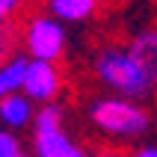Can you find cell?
I'll list each match as a JSON object with an SVG mask.
<instances>
[{
	"label": "cell",
	"instance_id": "cell-13",
	"mask_svg": "<svg viewBox=\"0 0 157 157\" xmlns=\"http://www.w3.org/2000/svg\"><path fill=\"white\" fill-rule=\"evenodd\" d=\"M131 157H157V142H136L131 148Z\"/></svg>",
	"mask_w": 157,
	"mask_h": 157
},
{
	"label": "cell",
	"instance_id": "cell-5",
	"mask_svg": "<svg viewBox=\"0 0 157 157\" xmlns=\"http://www.w3.org/2000/svg\"><path fill=\"white\" fill-rule=\"evenodd\" d=\"M33 154L36 157H89L92 151L68 131L59 128H33Z\"/></svg>",
	"mask_w": 157,
	"mask_h": 157
},
{
	"label": "cell",
	"instance_id": "cell-1",
	"mask_svg": "<svg viewBox=\"0 0 157 157\" xmlns=\"http://www.w3.org/2000/svg\"><path fill=\"white\" fill-rule=\"evenodd\" d=\"M86 122L110 145H136L151 133L154 116L145 101L101 92L86 101Z\"/></svg>",
	"mask_w": 157,
	"mask_h": 157
},
{
	"label": "cell",
	"instance_id": "cell-9",
	"mask_svg": "<svg viewBox=\"0 0 157 157\" xmlns=\"http://www.w3.org/2000/svg\"><path fill=\"white\" fill-rule=\"evenodd\" d=\"M30 53L24 51H9L3 53V62H0V95H15V92H24V80L27 71H30Z\"/></svg>",
	"mask_w": 157,
	"mask_h": 157
},
{
	"label": "cell",
	"instance_id": "cell-2",
	"mask_svg": "<svg viewBox=\"0 0 157 157\" xmlns=\"http://www.w3.org/2000/svg\"><path fill=\"white\" fill-rule=\"evenodd\" d=\"M92 77H95V83L104 92L124 95V98H133V101H145L148 104L157 95V89L151 86L148 74L142 71V65L136 62L131 48L119 44V42L101 44L92 53Z\"/></svg>",
	"mask_w": 157,
	"mask_h": 157
},
{
	"label": "cell",
	"instance_id": "cell-7",
	"mask_svg": "<svg viewBox=\"0 0 157 157\" xmlns=\"http://www.w3.org/2000/svg\"><path fill=\"white\" fill-rule=\"evenodd\" d=\"M124 44L131 48V53L136 56V62L142 65V71L148 74L151 86L157 89V24L140 27L136 33H131V39H128Z\"/></svg>",
	"mask_w": 157,
	"mask_h": 157
},
{
	"label": "cell",
	"instance_id": "cell-3",
	"mask_svg": "<svg viewBox=\"0 0 157 157\" xmlns=\"http://www.w3.org/2000/svg\"><path fill=\"white\" fill-rule=\"evenodd\" d=\"M68 24H62L59 18H53L51 12H30L18 27V42L21 51L30 53L33 59L44 62H59L68 51Z\"/></svg>",
	"mask_w": 157,
	"mask_h": 157
},
{
	"label": "cell",
	"instance_id": "cell-4",
	"mask_svg": "<svg viewBox=\"0 0 157 157\" xmlns=\"http://www.w3.org/2000/svg\"><path fill=\"white\" fill-rule=\"evenodd\" d=\"M65 89V71L59 62H44V59H30V71L24 80V95L33 98L36 104H56Z\"/></svg>",
	"mask_w": 157,
	"mask_h": 157
},
{
	"label": "cell",
	"instance_id": "cell-10",
	"mask_svg": "<svg viewBox=\"0 0 157 157\" xmlns=\"http://www.w3.org/2000/svg\"><path fill=\"white\" fill-rule=\"evenodd\" d=\"M24 151V142H21V133L15 131H3L0 133V157H15Z\"/></svg>",
	"mask_w": 157,
	"mask_h": 157
},
{
	"label": "cell",
	"instance_id": "cell-6",
	"mask_svg": "<svg viewBox=\"0 0 157 157\" xmlns=\"http://www.w3.org/2000/svg\"><path fill=\"white\" fill-rule=\"evenodd\" d=\"M36 113H39V104L33 98H27L24 92H15V95H0V124L3 131H27L33 128Z\"/></svg>",
	"mask_w": 157,
	"mask_h": 157
},
{
	"label": "cell",
	"instance_id": "cell-11",
	"mask_svg": "<svg viewBox=\"0 0 157 157\" xmlns=\"http://www.w3.org/2000/svg\"><path fill=\"white\" fill-rule=\"evenodd\" d=\"M27 6H30V0H0V18H3V27H9L18 15H24Z\"/></svg>",
	"mask_w": 157,
	"mask_h": 157
},
{
	"label": "cell",
	"instance_id": "cell-12",
	"mask_svg": "<svg viewBox=\"0 0 157 157\" xmlns=\"http://www.w3.org/2000/svg\"><path fill=\"white\" fill-rule=\"evenodd\" d=\"M89 157H131V151H122L119 145H110V142H107V145L95 148V151H92Z\"/></svg>",
	"mask_w": 157,
	"mask_h": 157
},
{
	"label": "cell",
	"instance_id": "cell-14",
	"mask_svg": "<svg viewBox=\"0 0 157 157\" xmlns=\"http://www.w3.org/2000/svg\"><path fill=\"white\" fill-rule=\"evenodd\" d=\"M15 157H36V154H30V151H21V154H15Z\"/></svg>",
	"mask_w": 157,
	"mask_h": 157
},
{
	"label": "cell",
	"instance_id": "cell-8",
	"mask_svg": "<svg viewBox=\"0 0 157 157\" xmlns=\"http://www.w3.org/2000/svg\"><path fill=\"white\" fill-rule=\"evenodd\" d=\"M104 0H42V9L51 12L53 18H59L62 24H89L95 21L101 12Z\"/></svg>",
	"mask_w": 157,
	"mask_h": 157
}]
</instances>
